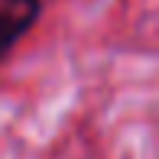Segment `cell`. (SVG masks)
I'll list each match as a JSON object with an SVG mask.
<instances>
[{"label":"cell","instance_id":"1","mask_svg":"<svg viewBox=\"0 0 159 159\" xmlns=\"http://www.w3.org/2000/svg\"><path fill=\"white\" fill-rule=\"evenodd\" d=\"M42 0H0V62L39 23Z\"/></svg>","mask_w":159,"mask_h":159}]
</instances>
